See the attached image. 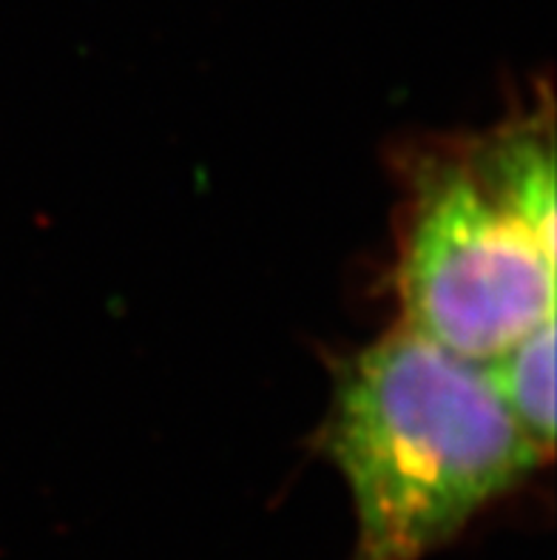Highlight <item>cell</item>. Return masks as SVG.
I'll return each mask as SVG.
<instances>
[{
    "label": "cell",
    "mask_w": 557,
    "mask_h": 560,
    "mask_svg": "<svg viewBox=\"0 0 557 560\" xmlns=\"http://www.w3.org/2000/svg\"><path fill=\"white\" fill-rule=\"evenodd\" d=\"M322 447L353 501V560L430 558L549 458L484 364L407 325L339 364Z\"/></svg>",
    "instance_id": "cell-1"
},
{
    "label": "cell",
    "mask_w": 557,
    "mask_h": 560,
    "mask_svg": "<svg viewBox=\"0 0 557 560\" xmlns=\"http://www.w3.org/2000/svg\"><path fill=\"white\" fill-rule=\"evenodd\" d=\"M402 325L487 364L555 319L549 120L498 128L413 179L398 254Z\"/></svg>",
    "instance_id": "cell-2"
},
{
    "label": "cell",
    "mask_w": 557,
    "mask_h": 560,
    "mask_svg": "<svg viewBox=\"0 0 557 560\" xmlns=\"http://www.w3.org/2000/svg\"><path fill=\"white\" fill-rule=\"evenodd\" d=\"M512 419L552 455L555 444V319L535 327L512 348L484 364Z\"/></svg>",
    "instance_id": "cell-3"
}]
</instances>
